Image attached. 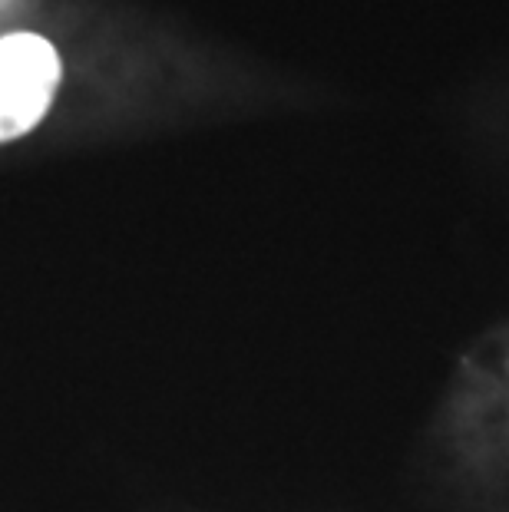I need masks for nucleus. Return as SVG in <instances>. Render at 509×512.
Segmentation results:
<instances>
[{"mask_svg":"<svg viewBox=\"0 0 509 512\" xmlns=\"http://www.w3.org/2000/svg\"><path fill=\"white\" fill-rule=\"evenodd\" d=\"M63 63L57 47L40 34L0 37V143H14L47 116Z\"/></svg>","mask_w":509,"mask_h":512,"instance_id":"f257e3e1","label":"nucleus"}]
</instances>
